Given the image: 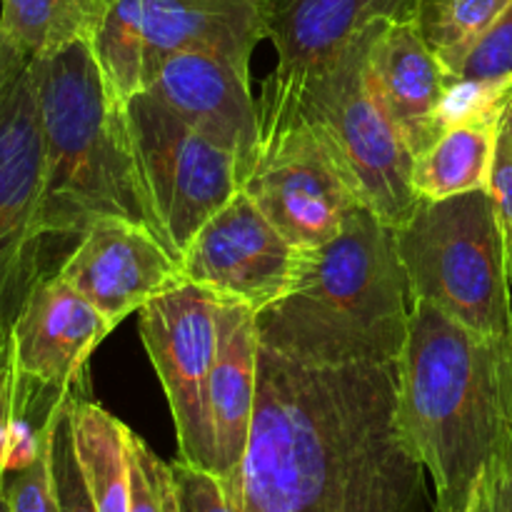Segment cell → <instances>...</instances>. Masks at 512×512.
Here are the masks:
<instances>
[{
  "instance_id": "f546056e",
  "label": "cell",
  "mask_w": 512,
  "mask_h": 512,
  "mask_svg": "<svg viewBox=\"0 0 512 512\" xmlns=\"http://www.w3.org/2000/svg\"><path fill=\"white\" fill-rule=\"evenodd\" d=\"M473 495L483 512H512V440L500 450Z\"/></svg>"
},
{
  "instance_id": "836d02e7",
  "label": "cell",
  "mask_w": 512,
  "mask_h": 512,
  "mask_svg": "<svg viewBox=\"0 0 512 512\" xmlns=\"http://www.w3.org/2000/svg\"><path fill=\"white\" fill-rule=\"evenodd\" d=\"M0 512H10V510H8V500H5V498L0 500Z\"/></svg>"
},
{
  "instance_id": "1f68e13d",
  "label": "cell",
  "mask_w": 512,
  "mask_h": 512,
  "mask_svg": "<svg viewBox=\"0 0 512 512\" xmlns=\"http://www.w3.org/2000/svg\"><path fill=\"white\" fill-rule=\"evenodd\" d=\"M463 512H483V508H480V503H478V498H470V503H468V508H465Z\"/></svg>"
},
{
  "instance_id": "4dcf8cb0",
  "label": "cell",
  "mask_w": 512,
  "mask_h": 512,
  "mask_svg": "<svg viewBox=\"0 0 512 512\" xmlns=\"http://www.w3.org/2000/svg\"><path fill=\"white\" fill-rule=\"evenodd\" d=\"M15 420V360L13 353L0 355V500L5 498V480H8V453L10 435Z\"/></svg>"
},
{
  "instance_id": "d6986e66",
  "label": "cell",
  "mask_w": 512,
  "mask_h": 512,
  "mask_svg": "<svg viewBox=\"0 0 512 512\" xmlns=\"http://www.w3.org/2000/svg\"><path fill=\"white\" fill-rule=\"evenodd\" d=\"M503 115L443 130L440 138L415 158L413 185L418 198L445 200L473 190H488Z\"/></svg>"
},
{
  "instance_id": "7c38bea8",
  "label": "cell",
  "mask_w": 512,
  "mask_h": 512,
  "mask_svg": "<svg viewBox=\"0 0 512 512\" xmlns=\"http://www.w3.org/2000/svg\"><path fill=\"white\" fill-rule=\"evenodd\" d=\"M303 253L265 218L245 190H238L195 233L180 265L188 283L260 313L290 293Z\"/></svg>"
},
{
  "instance_id": "30bf717a",
  "label": "cell",
  "mask_w": 512,
  "mask_h": 512,
  "mask_svg": "<svg viewBox=\"0 0 512 512\" xmlns=\"http://www.w3.org/2000/svg\"><path fill=\"white\" fill-rule=\"evenodd\" d=\"M125 118L150 208L180 258L195 233L243 190L238 160L145 90L125 103Z\"/></svg>"
},
{
  "instance_id": "9a60e30c",
  "label": "cell",
  "mask_w": 512,
  "mask_h": 512,
  "mask_svg": "<svg viewBox=\"0 0 512 512\" xmlns=\"http://www.w3.org/2000/svg\"><path fill=\"white\" fill-rule=\"evenodd\" d=\"M113 323L58 273L38 283L13 325L15 375L70 395L88 390V360Z\"/></svg>"
},
{
  "instance_id": "ac0fdd59",
  "label": "cell",
  "mask_w": 512,
  "mask_h": 512,
  "mask_svg": "<svg viewBox=\"0 0 512 512\" xmlns=\"http://www.w3.org/2000/svg\"><path fill=\"white\" fill-rule=\"evenodd\" d=\"M373 73L385 108L420 158L440 138L438 108L453 75L425 43L415 13L383 25L373 43Z\"/></svg>"
},
{
  "instance_id": "83f0119b",
  "label": "cell",
  "mask_w": 512,
  "mask_h": 512,
  "mask_svg": "<svg viewBox=\"0 0 512 512\" xmlns=\"http://www.w3.org/2000/svg\"><path fill=\"white\" fill-rule=\"evenodd\" d=\"M512 75V5L495 28L475 45L458 78H505Z\"/></svg>"
},
{
  "instance_id": "2e32d148",
  "label": "cell",
  "mask_w": 512,
  "mask_h": 512,
  "mask_svg": "<svg viewBox=\"0 0 512 512\" xmlns=\"http://www.w3.org/2000/svg\"><path fill=\"white\" fill-rule=\"evenodd\" d=\"M258 313L250 305L220 300V345L208 383V423L213 475L235 498L258 403Z\"/></svg>"
},
{
  "instance_id": "277c9868",
  "label": "cell",
  "mask_w": 512,
  "mask_h": 512,
  "mask_svg": "<svg viewBox=\"0 0 512 512\" xmlns=\"http://www.w3.org/2000/svg\"><path fill=\"white\" fill-rule=\"evenodd\" d=\"M30 68L45 155V240L78 243L100 220L120 218L168 243L140 180L125 100L105 80L90 40L30 58Z\"/></svg>"
},
{
  "instance_id": "d4e9b609",
  "label": "cell",
  "mask_w": 512,
  "mask_h": 512,
  "mask_svg": "<svg viewBox=\"0 0 512 512\" xmlns=\"http://www.w3.org/2000/svg\"><path fill=\"white\" fill-rule=\"evenodd\" d=\"M512 103V75L505 78H453L438 108L440 133L470 120L503 115Z\"/></svg>"
},
{
  "instance_id": "cb8c5ba5",
  "label": "cell",
  "mask_w": 512,
  "mask_h": 512,
  "mask_svg": "<svg viewBox=\"0 0 512 512\" xmlns=\"http://www.w3.org/2000/svg\"><path fill=\"white\" fill-rule=\"evenodd\" d=\"M75 398V395H73ZM60 405L58 415L50 430V470H53L55 495H58L60 512H98L83 468H80L78 450L73 438V420H70V400Z\"/></svg>"
},
{
  "instance_id": "4316f807",
  "label": "cell",
  "mask_w": 512,
  "mask_h": 512,
  "mask_svg": "<svg viewBox=\"0 0 512 512\" xmlns=\"http://www.w3.org/2000/svg\"><path fill=\"white\" fill-rule=\"evenodd\" d=\"M173 475L175 485H178L180 512H250L243 505L233 503L225 495L220 480L208 470L175 460Z\"/></svg>"
},
{
  "instance_id": "52a82bcc",
  "label": "cell",
  "mask_w": 512,
  "mask_h": 512,
  "mask_svg": "<svg viewBox=\"0 0 512 512\" xmlns=\"http://www.w3.org/2000/svg\"><path fill=\"white\" fill-rule=\"evenodd\" d=\"M43 133L30 58L0 35V355L13 353V325L38 283L55 270L40 228Z\"/></svg>"
},
{
  "instance_id": "7a4b0ae2",
  "label": "cell",
  "mask_w": 512,
  "mask_h": 512,
  "mask_svg": "<svg viewBox=\"0 0 512 512\" xmlns=\"http://www.w3.org/2000/svg\"><path fill=\"white\" fill-rule=\"evenodd\" d=\"M395 368L398 423L433 478L438 512H463L512 440V343L418 300Z\"/></svg>"
},
{
  "instance_id": "e0dca14e",
  "label": "cell",
  "mask_w": 512,
  "mask_h": 512,
  "mask_svg": "<svg viewBox=\"0 0 512 512\" xmlns=\"http://www.w3.org/2000/svg\"><path fill=\"white\" fill-rule=\"evenodd\" d=\"M418 0H263L265 38L278 65L268 78L298 83L335 63L365 30L415 13Z\"/></svg>"
},
{
  "instance_id": "7402d4cb",
  "label": "cell",
  "mask_w": 512,
  "mask_h": 512,
  "mask_svg": "<svg viewBox=\"0 0 512 512\" xmlns=\"http://www.w3.org/2000/svg\"><path fill=\"white\" fill-rule=\"evenodd\" d=\"M512 0H418L415 20L425 43L453 78L475 45L508 13Z\"/></svg>"
},
{
  "instance_id": "ffe728a7",
  "label": "cell",
  "mask_w": 512,
  "mask_h": 512,
  "mask_svg": "<svg viewBox=\"0 0 512 512\" xmlns=\"http://www.w3.org/2000/svg\"><path fill=\"white\" fill-rule=\"evenodd\" d=\"M70 420L80 468L98 512H128L130 428L88 395H75L70 400Z\"/></svg>"
},
{
  "instance_id": "4fadbf2b",
  "label": "cell",
  "mask_w": 512,
  "mask_h": 512,
  "mask_svg": "<svg viewBox=\"0 0 512 512\" xmlns=\"http://www.w3.org/2000/svg\"><path fill=\"white\" fill-rule=\"evenodd\" d=\"M58 275L118 328L145 303L183 283L180 258L145 225L95 223L60 263Z\"/></svg>"
},
{
  "instance_id": "44dd1931",
  "label": "cell",
  "mask_w": 512,
  "mask_h": 512,
  "mask_svg": "<svg viewBox=\"0 0 512 512\" xmlns=\"http://www.w3.org/2000/svg\"><path fill=\"white\" fill-rule=\"evenodd\" d=\"M113 0H0V35L28 58L93 40Z\"/></svg>"
},
{
  "instance_id": "9c48e42d",
  "label": "cell",
  "mask_w": 512,
  "mask_h": 512,
  "mask_svg": "<svg viewBox=\"0 0 512 512\" xmlns=\"http://www.w3.org/2000/svg\"><path fill=\"white\" fill-rule=\"evenodd\" d=\"M263 38V0H113L90 45L110 88L128 103L173 53L215 50L250 68Z\"/></svg>"
},
{
  "instance_id": "484cf974",
  "label": "cell",
  "mask_w": 512,
  "mask_h": 512,
  "mask_svg": "<svg viewBox=\"0 0 512 512\" xmlns=\"http://www.w3.org/2000/svg\"><path fill=\"white\" fill-rule=\"evenodd\" d=\"M50 430H53V423H50L38 455L25 468L8 473L5 500H8L10 512H60L53 470H50Z\"/></svg>"
},
{
  "instance_id": "5b68a950",
  "label": "cell",
  "mask_w": 512,
  "mask_h": 512,
  "mask_svg": "<svg viewBox=\"0 0 512 512\" xmlns=\"http://www.w3.org/2000/svg\"><path fill=\"white\" fill-rule=\"evenodd\" d=\"M380 20L345 48L335 63L298 83L268 78L263 88L293 100L323 138L360 203L385 225L398 228L418 208L413 185L415 155L385 108L373 73V43Z\"/></svg>"
},
{
  "instance_id": "3957f363",
  "label": "cell",
  "mask_w": 512,
  "mask_h": 512,
  "mask_svg": "<svg viewBox=\"0 0 512 512\" xmlns=\"http://www.w3.org/2000/svg\"><path fill=\"white\" fill-rule=\"evenodd\" d=\"M410 308L395 228L358 205L330 243L305 250L290 293L260 310V348L325 368L398 363Z\"/></svg>"
},
{
  "instance_id": "d6a6232c",
  "label": "cell",
  "mask_w": 512,
  "mask_h": 512,
  "mask_svg": "<svg viewBox=\"0 0 512 512\" xmlns=\"http://www.w3.org/2000/svg\"><path fill=\"white\" fill-rule=\"evenodd\" d=\"M508 273H510V283H512V250H508Z\"/></svg>"
},
{
  "instance_id": "f1b7e54d",
  "label": "cell",
  "mask_w": 512,
  "mask_h": 512,
  "mask_svg": "<svg viewBox=\"0 0 512 512\" xmlns=\"http://www.w3.org/2000/svg\"><path fill=\"white\" fill-rule=\"evenodd\" d=\"M488 193L493 195L495 208H498V218L505 235V250H512V103L505 110L503 120H500Z\"/></svg>"
},
{
  "instance_id": "ba28073f",
  "label": "cell",
  "mask_w": 512,
  "mask_h": 512,
  "mask_svg": "<svg viewBox=\"0 0 512 512\" xmlns=\"http://www.w3.org/2000/svg\"><path fill=\"white\" fill-rule=\"evenodd\" d=\"M258 148L243 190L300 250L330 243L363 205L313 125L293 100L263 88Z\"/></svg>"
},
{
  "instance_id": "8fae6325",
  "label": "cell",
  "mask_w": 512,
  "mask_h": 512,
  "mask_svg": "<svg viewBox=\"0 0 512 512\" xmlns=\"http://www.w3.org/2000/svg\"><path fill=\"white\" fill-rule=\"evenodd\" d=\"M140 338L168 398L178 460L213 473L208 383L220 345V298L183 280L140 308Z\"/></svg>"
},
{
  "instance_id": "6da1fadb",
  "label": "cell",
  "mask_w": 512,
  "mask_h": 512,
  "mask_svg": "<svg viewBox=\"0 0 512 512\" xmlns=\"http://www.w3.org/2000/svg\"><path fill=\"white\" fill-rule=\"evenodd\" d=\"M233 503L250 512H425V468L398 423V368L303 365L260 348Z\"/></svg>"
},
{
  "instance_id": "603a6c76",
  "label": "cell",
  "mask_w": 512,
  "mask_h": 512,
  "mask_svg": "<svg viewBox=\"0 0 512 512\" xmlns=\"http://www.w3.org/2000/svg\"><path fill=\"white\" fill-rule=\"evenodd\" d=\"M128 463V512H180L173 465L163 463L133 430H128Z\"/></svg>"
},
{
  "instance_id": "8992f818",
  "label": "cell",
  "mask_w": 512,
  "mask_h": 512,
  "mask_svg": "<svg viewBox=\"0 0 512 512\" xmlns=\"http://www.w3.org/2000/svg\"><path fill=\"white\" fill-rule=\"evenodd\" d=\"M410 300L435 305L485 338L512 343V283L503 225L488 190L418 200L395 228Z\"/></svg>"
},
{
  "instance_id": "5bb4252c",
  "label": "cell",
  "mask_w": 512,
  "mask_h": 512,
  "mask_svg": "<svg viewBox=\"0 0 512 512\" xmlns=\"http://www.w3.org/2000/svg\"><path fill=\"white\" fill-rule=\"evenodd\" d=\"M143 90L205 138L233 153L240 183H245L260 135L258 100L250 93V68L215 50H180L155 68Z\"/></svg>"
}]
</instances>
